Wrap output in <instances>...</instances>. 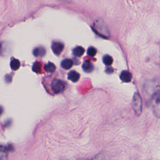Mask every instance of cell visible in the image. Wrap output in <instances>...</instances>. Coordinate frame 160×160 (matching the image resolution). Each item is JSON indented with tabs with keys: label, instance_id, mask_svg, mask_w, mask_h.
Masks as SVG:
<instances>
[{
	"label": "cell",
	"instance_id": "cell-12",
	"mask_svg": "<svg viewBox=\"0 0 160 160\" xmlns=\"http://www.w3.org/2000/svg\"><path fill=\"white\" fill-rule=\"evenodd\" d=\"M45 70L48 73H53L56 70V66L53 63H48L45 66Z\"/></svg>",
	"mask_w": 160,
	"mask_h": 160
},
{
	"label": "cell",
	"instance_id": "cell-9",
	"mask_svg": "<svg viewBox=\"0 0 160 160\" xmlns=\"http://www.w3.org/2000/svg\"><path fill=\"white\" fill-rule=\"evenodd\" d=\"M8 152L6 147L0 145V160H6L8 158Z\"/></svg>",
	"mask_w": 160,
	"mask_h": 160
},
{
	"label": "cell",
	"instance_id": "cell-18",
	"mask_svg": "<svg viewBox=\"0 0 160 160\" xmlns=\"http://www.w3.org/2000/svg\"><path fill=\"white\" fill-rule=\"evenodd\" d=\"M78 160H86V159H78Z\"/></svg>",
	"mask_w": 160,
	"mask_h": 160
},
{
	"label": "cell",
	"instance_id": "cell-10",
	"mask_svg": "<svg viewBox=\"0 0 160 160\" xmlns=\"http://www.w3.org/2000/svg\"><path fill=\"white\" fill-rule=\"evenodd\" d=\"M10 66H11V68L13 70H14V71L18 70L19 68L20 67V62H19V61L18 60H16V59L13 58L11 61Z\"/></svg>",
	"mask_w": 160,
	"mask_h": 160
},
{
	"label": "cell",
	"instance_id": "cell-6",
	"mask_svg": "<svg viewBox=\"0 0 160 160\" xmlns=\"http://www.w3.org/2000/svg\"><path fill=\"white\" fill-rule=\"evenodd\" d=\"M68 78L71 81L77 82L79 79L80 75L78 72H77V71H71L68 73Z\"/></svg>",
	"mask_w": 160,
	"mask_h": 160
},
{
	"label": "cell",
	"instance_id": "cell-16",
	"mask_svg": "<svg viewBox=\"0 0 160 160\" xmlns=\"http://www.w3.org/2000/svg\"><path fill=\"white\" fill-rule=\"evenodd\" d=\"M9 79H10V81H11V77H10V75H9V74H8V75H6V78H5V80H6V82H8V83H10V81H9Z\"/></svg>",
	"mask_w": 160,
	"mask_h": 160
},
{
	"label": "cell",
	"instance_id": "cell-5",
	"mask_svg": "<svg viewBox=\"0 0 160 160\" xmlns=\"http://www.w3.org/2000/svg\"><path fill=\"white\" fill-rule=\"evenodd\" d=\"M83 70L86 73H91L94 70V66L90 61H85L83 65Z\"/></svg>",
	"mask_w": 160,
	"mask_h": 160
},
{
	"label": "cell",
	"instance_id": "cell-17",
	"mask_svg": "<svg viewBox=\"0 0 160 160\" xmlns=\"http://www.w3.org/2000/svg\"><path fill=\"white\" fill-rule=\"evenodd\" d=\"M3 113V108L0 105V116H1Z\"/></svg>",
	"mask_w": 160,
	"mask_h": 160
},
{
	"label": "cell",
	"instance_id": "cell-3",
	"mask_svg": "<svg viewBox=\"0 0 160 160\" xmlns=\"http://www.w3.org/2000/svg\"><path fill=\"white\" fill-rule=\"evenodd\" d=\"M51 48L53 53L56 55H60L64 49V45L60 42H54L52 45Z\"/></svg>",
	"mask_w": 160,
	"mask_h": 160
},
{
	"label": "cell",
	"instance_id": "cell-11",
	"mask_svg": "<svg viewBox=\"0 0 160 160\" xmlns=\"http://www.w3.org/2000/svg\"><path fill=\"white\" fill-rule=\"evenodd\" d=\"M85 53V49L81 46H78L73 49V54L75 56L80 57Z\"/></svg>",
	"mask_w": 160,
	"mask_h": 160
},
{
	"label": "cell",
	"instance_id": "cell-1",
	"mask_svg": "<svg viewBox=\"0 0 160 160\" xmlns=\"http://www.w3.org/2000/svg\"><path fill=\"white\" fill-rule=\"evenodd\" d=\"M132 106L135 114L137 116H140L142 113L143 102L141 96L138 93H135L133 96Z\"/></svg>",
	"mask_w": 160,
	"mask_h": 160
},
{
	"label": "cell",
	"instance_id": "cell-2",
	"mask_svg": "<svg viewBox=\"0 0 160 160\" xmlns=\"http://www.w3.org/2000/svg\"><path fill=\"white\" fill-rule=\"evenodd\" d=\"M51 90L54 93L59 94L63 93L66 89V84L62 80L55 79L52 81Z\"/></svg>",
	"mask_w": 160,
	"mask_h": 160
},
{
	"label": "cell",
	"instance_id": "cell-14",
	"mask_svg": "<svg viewBox=\"0 0 160 160\" xmlns=\"http://www.w3.org/2000/svg\"><path fill=\"white\" fill-rule=\"evenodd\" d=\"M33 71L36 73H40L41 71V64L40 62H36L33 66Z\"/></svg>",
	"mask_w": 160,
	"mask_h": 160
},
{
	"label": "cell",
	"instance_id": "cell-13",
	"mask_svg": "<svg viewBox=\"0 0 160 160\" xmlns=\"http://www.w3.org/2000/svg\"><path fill=\"white\" fill-rule=\"evenodd\" d=\"M103 63H104V64L105 65L110 66V65H112L113 60V58H112L111 56H109V55H105L103 57Z\"/></svg>",
	"mask_w": 160,
	"mask_h": 160
},
{
	"label": "cell",
	"instance_id": "cell-7",
	"mask_svg": "<svg viewBox=\"0 0 160 160\" xmlns=\"http://www.w3.org/2000/svg\"><path fill=\"white\" fill-rule=\"evenodd\" d=\"M46 54V49L43 47H38L33 50V54L36 57H43Z\"/></svg>",
	"mask_w": 160,
	"mask_h": 160
},
{
	"label": "cell",
	"instance_id": "cell-4",
	"mask_svg": "<svg viewBox=\"0 0 160 160\" xmlns=\"http://www.w3.org/2000/svg\"><path fill=\"white\" fill-rule=\"evenodd\" d=\"M120 79L125 83L130 82L132 79V74L128 71H123L120 74Z\"/></svg>",
	"mask_w": 160,
	"mask_h": 160
},
{
	"label": "cell",
	"instance_id": "cell-8",
	"mask_svg": "<svg viewBox=\"0 0 160 160\" xmlns=\"http://www.w3.org/2000/svg\"><path fill=\"white\" fill-rule=\"evenodd\" d=\"M73 65V62L72 60H69V59H65L63 60L61 63V66L63 69L65 70H70Z\"/></svg>",
	"mask_w": 160,
	"mask_h": 160
},
{
	"label": "cell",
	"instance_id": "cell-15",
	"mask_svg": "<svg viewBox=\"0 0 160 160\" xmlns=\"http://www.w3.org/2000/svg\"><path fill=\"white\" fill-rule=\"evenodd\" d=\"M96 52H97V51H96V49L94 47H90L89 48H88V51H87L88 55L91 56V57L95 56L96 55Z\"/></svg>",
	"mask_w": 160,
	"mask_h": 160
}]
</instances>
